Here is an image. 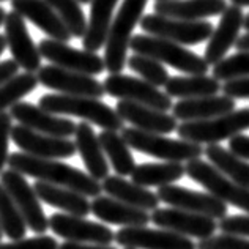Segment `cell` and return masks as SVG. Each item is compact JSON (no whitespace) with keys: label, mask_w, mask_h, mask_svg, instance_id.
I'll return each instance as SVG.
<instances>
[{"label":"cell","mask_w":249,"mask_h":249,"mask_svg":"<svg viewBox=\"0 0 249 249\" xmlns=\"http://www.w3.org/2000/svg\"><path fill=\"white\" fill-rule=\"evenodd\" d=\"M117 3H119V0H91L90 2V18L87 30H85V35L82 38L84 49L96 52L103 46H106Z\"/></svg>","instance_id":"28"},{"label":"cell","mask_w":249,"mask_h":249,"mask_svg":"<svg viewBox=\"0 0 249 249\" xmlns=\"http://www.w3.org/2000/svg\"><path fill=\"white\" fill-rule=\"evenodd\" d=\"M124 249H134V248H124Z\"/></svg>","instance_id":"54"},{"label":"cell","mask_w":249,"mask_h":249,"mask_svg":"<svg viewBox=\"0 0 249 249\" xmlns=\"http://www.w3.org/2000/svg\"><path fill=\"white\" fill-rule=\"evenodd\" d=\"M243 22H245V15L241 6L229 5L226 11L221 15V21L218 24V27L213 30V34L208 40L205 57H204L208 65H213L214 67L237 44Z\"/></svg>","instance_id":"20"},{"label":"cell","mask_w":249,"mask_h":249,"mask_svg":"<svg viewBox=\"0 0 249 249\" xmlns=\"http://www.w3.org/2000/svg\"><path fill=\"white\" fill-rule=\"evenodd\" d=\"M34 188L40 200H43L44 204L51 207L62 210L63 213L84 216V218L89 213H91V202H89L87 196L73 191V189L51 185V183H46L41 180H38Z\"/></svg>","instance_id":"29"},{"label":"cell","mask_w":249,"mask_h":249,"mask_svg":"<svg viewBox=\"0 0 249 249\" xmlns=\"http://www.w3.org/2000/svg\"><path fill=\"white\" fill-rule=\"evenodd\" d=\"M0 226H2L3 233L13 241L24 238L29 229L16 202L13 200L2 183H0Z\"/></svg>","instance_id":"34"},{"label":"cell","mask_w":249,"mask_h":249,"mask_svg":"<svg viewBox=\"0 0 249 249\" xmlns=\"http://www.w3.org/2000/svg\"><path fill=\"white\" fill-rule=\"evenodd\" d=\"M232 110H235V100L227 95L188 98V100H180L172 106L174 117L181 122L208 120Z\"/></svg>","instance_id":"24"},{"label":"cell","mask_w":249,"mask_h":249,"mask_svg":"<svg viewBox=\"0 0 249 249\" xmlns=\"http://www.w3.org/2000/svg\"><path fill=\"white\" fill-rule=\"evenodd\" d=\"M5 18H6V11L0 6V25L5 24Z\"/></svg>","instance_id":"50"},{"label":"cell","mask_w":249,"mask_h":249,"mask_svg":"<svg viewBox=\"0 0 249 249\" xmlns=\"http://www.w3.org/2000/svg\"><path fill=\"white\" fill-rule=\"evenodd\" d=\"M74 137H76V141H74L76 148L81 155L87 172L98 181H103L104 178H107L109 177L107 158L100 142V137L95 134L91 124L89 122L77 123Z\"/></svg>","instance_id":"25"},{"label":"cell","mask_w":249,"mask_h":249,"mask_svg":"<svg viewBox=\"0 0 249 249\" xmlns=\"http://www.w3.org/2000/svg\"><path fill=\"white\" fill-rule=\"evenodd\" d=\"M91 213L103 222L123 226V227H139L152 222V216L147 210L137 208L124 204L110 196H98L91 202Z\"/></svg>","instance_id":"23"},{"label":"cell","mask_w":249,"mask_h":249,"mask_svg":"<svg viewBox=\"0 0 249 249\" xmlns=\"http://www.w3.org/2000/svg\"><path fill=\"white\" fill-rule=\"evenodd\" d=\"M204 155L216 169H219L231 180L237 181L238 185L245 188H249V162L246 160L240 158L231 150L221 147L218 143H210Z\"/></svg>","instance_id":"32"},{"label":"cell","mask_w":249,"mask_h":249,"mask_svg":"<svg viewBox=\"0 0 249 249\" xmlns=\"http://www.w3.org/2000/svg\"><path fill=\"white\" fill-rule=\"evenodd\" d=\"M123 139L126 143L141 153H145L153 158L172 162H188L197 160L205 152L200 143L189 142L185 139H170L164 134L147 133L134 126L122 129Z\"/></svg>","instance_id":"5"},{"label":"cell","mask_w":249,"mask_h":249,"mask_svg":"<svg viewBox=\"0 0 249 249\" xmlns=\"http://www.w3.org/2000/svg\"><path fill=\"white\" fill-rule=\"evenodd\" d=\"M79 2H81V3H90L91 0H79Z\"/></svg>","instance_id":"53"},{"label":"cell","mask_w":249,"mask_h":249,"mask_svg":"<svg viewBox=\"0 0 249 249\" xmlns=\"http://www.w3.org/2000/svg\"><path fill=\"white\" fill-rule=\"evenodd\" d=\"M38 106L55 115H73L84 122L93 123L103 129L120 131L124 126V120L115 109L107 106L98 98L79 95H44L40 98Z\"/></svg>","instance_id":"2"},{"label":"cell","mask_w":249,"mask_h":249,"mask_svg":"<svg viewBox=\"0 0 249 249\" xmlns=\"http://www.w3.org/2000/svg\"><path fill=\"white\" fill-rule=\"evenodd\" d=\"M128 67L131 71L139 74L141 79L150 82L155 87H164L170 79L167 70L164 68V63L142 54H134L133 57H129Z\"/></svg>","instance_id":"36"},{"label":"cell","mask_w":249,"mask_h":249,"mask_svg":"<svg viewBox=\"0 0 249 249\" xmlns=\"http://www.w3.org/2000/svg\"><path fill=\"white\" fill-rule=\"evenodd\" d=\"M218 227L222 233L238 235V237H249V214L226 216L219 219Z\"/></svg>","instance_id":"41"},{"label":"cell","mask_w":249,"mask_h":249,"mask_svg":"<svg viewBox=\"0 0 249 249\" xmlns=\"http://www.w3.org/2000/svg\"><path fill=\"white\" fill-rule=\"evenodd\" d=\"M237 49L238 51H249V32L246 35H243V36H240L238 38V41H237Z\"/></svg>","instance_id":"47"},{"label":"cell","mask_w":249,"mask_h":249,"mask_svg":"<svg viewBox=\"0 0 249 249\" xmlns=\"http://www.w3.org/2000/svg\"><path fill=\"white\" fill-rule=\"evenodd\" d=\"M41 55L52 65L62 67L65 70L77 71V73L96 76L106 70L104 58H101L96 52H90L87 49H76L68 46L65 41H57L52 38L41 40L38 44Z\"/></svg>","instance_id":"11"},{"label":"cell","mask_w":249,"mask_h":249,"mask_svg":"<svg viewBox=\"0 0 249 249\" xmlns=\"http://www.w3.org/2000/svg\"><path fill=\"white\" fill-rule=\"evenodd\" d=\"M229 150L240 158L249 161V136L237 134L232 139H229Z\"/></svg>","instance_id":"44"},{"label":"cell","mask_w":249,"mask_h":249,"mask_svg":"<svg viewBox=\"0 0 249 249\" xmlns=\"http://www.w3.org/2000/svg\"><path fill=\"white\" fill-rule=\"evenodd\" d=\"M115 243L134 249H197V245L189 237L167 229L160 231L145 226L120 229L115 232Z\"/></svg>","instance_id":"15"},{"label":"cell","mask_w":249,"mask_h":249,"mask_svg":"<svg viewBox=\"0 0 249 249\" xmlns=\"http://www.w3.org/2000/svg\"><path fill=\"white\" fill-rule=\"evenodd\" d=\"M0 2H3V0H0Z\"/></svg>","instance_id":"55"},{"label":"cell","mask_w":249,"mask_h":249,"mask_svg":"<svg viewBox=\"0 0 249 249\" xmlns=\"http://www.w3.org/2000/svg\"><path fill=\"white\" fill-rule=\"evenodd\" d=\"M0 183L6 188L13 200L16 202L19 212L24 216L25 224L32 232L43 235L49 229V219L46 218L44 210L41 208L40 197L34 186L29 185L24 174L15 169H8L0 174Z\"/></svg>","instance_id":"9"},{"label":"cell","mask_w":249,"mask_h":249,"mask_svg":"<svg viewBox=\"0 0 249 249\" xmlns=\"http://www.w3.org/2000/svg\"><path fill=\"white\" fill-rule=\"evenodd\" d=\"M5 48H6V38H5V35H0V55H2Z\"/></svg>","instance_id":"49"},{"label":"cell","mask_w":249,"mask_h":249,"mask_svg":"<svg viewBox=\"0 0 249 249\" xmlns=\"http://www.w3.org/2000/svg\"><path fill=\"white\" fill-rule=\"evenodd\" d=\"M222 91L233 100H249V76L226 81L222 85Z\"/></svg>","instance_id":"43"},{"label":"cell","mask_w":249,"mask_h":249,"mask_svg":"<svg viewBox=\"0 0 249 249\" xmlns=\"http://www.w3.org/2000/svg\"><path fill=\"white\" fill-rule=\"evenodd\" d=\"M249 129V107L232 110L224 115L213 117L208 120L183 122L177 128L180 139L196 143H218L221 141L232 139L241 134V131Z\"/></svg>","instance_id":"6"},{"label":"cell","mask_w":249,"mask_h":249,"mask_svg":"<svg viewBox=\"0 0 249 249\" xmlns=\"http://www.w3.org/2000/svg\"><path fill=\"white\" fill-rule=\"evenodd\" d=\"M101 185L103 191L110 197L122 200L128 205L147 210V212L156 210L161 202L158 194L148 191L145 186L137 185L134 181L124 180L120 175H109L107 178L103 180Z\"/></svg>","instance_id":"27"},{"label":"cell","mask_w":249,"mask_h":249,"mask_svg":"<svg viewBox=\"0 0 249 249\" xmlns=\"http://www.w3.org/2000/svg\"><path fill=\"white\" fill-rule=\"evenodd\" d=\"M156 2H158V0H156Z\"/></svg>","instance_id":"56"},{"label":"cell","mask_w":249,"mask_h":249,"mask_svg":"<svg viewBox=\"0 0 249 249\" xmlns=\"http://www.w3.org/2000/svg\"><path fill=\"white\" fill-rule=\"evenodd\" d=\"M222 85L214 76H174L164 85V91L170 98L188 100V98H202L218 95Z\"/></svg>","instance_id":"30"},{"label":"cell","mask_w":249,"mask_h":249,"mask_svg":"<svg viewBox=\"0 0 249 249\" xmlns=\"http://www.w3.org/2000/svg\"><path fill=\"white\" fill-rule=\"evenodd\" d=\"M60 245L54 237L49 235H36L32 238H21L10 241V243H0V249H58Z\"/></svg>","instance_id":"40"},{"label":"cell","mask_w":249,"mask_h":249,"mask_svg":"<svg viewBox=\"0 0 249 249\" xmlns=\"http://www.w3.org/2000/svg\"><path fill=\"white\" fill-rule=\"evenodd\" d=\"M13 117L11 114L0 112V174L8 164V143L11 139V128H13Z\"/></svg>","instance_id":"42"},{"label":"cell","mask_w":249,"mask_h":249,"mask_svg":"<svg viewBox=\"0 0 249 249\" xmlns=\"http://www.w3.org/2000/svg\"><path fill=\"white\" fill-rule=\"evenodd\" d=\"M152 222L161 229H167L177 233H181L189 238L205 240L218 231L216 219L205 214L191 213L180 208H156L152 212Z\"/></svg>","instance_id":"16"},{"label":"cell","mask_w":249,"mask_h":249,"mask_svg":"<svg viewBox=\"0 0 249 249\" xmlns=\"http://www.w3.org/2000/svg\"><path fill=\"white\" fill-rule=\"evenodd\" d=\"M226 8V0H158L153 5L158 15L186 21H202L204 18L219 16Z\"/></svg>","instance_id":"26"},{"label":"cell","mask_w":249,"mask_h":249,"mask_svg":"<svg viewBox=\"0 0 249 249\" xmlns=\"http://www.w3.org/2000/svg\"><path fill=\"white\" fill-rule=\"evenodd\" d=\"M46 2L63 19L73 38H84L89 22L85 21L79 0H46Z\"/></svg>","instance_id":"37"},{"label":"cell","mask_w":249,"mask_h":249,"mask_svg":"<svg viewBox=\"0 0 249 249\" xmlns=\"http://www.w3.org/2000/svg\"><path fill=\"white\" fill-rule=\"evenodd\" d=\"M243 27L249 32V13L245 16V22H243Z\"/></svg>","instance_id":"51"},{"label":"cell","mask_w":249,"mask_h":249,"mask_svg":"<svg viewBox=\"0 0 249 249\" xmlns=\"http://www.w3.org/2000/svg\"><path fill=\"white\" fill-rule=\"evenodd\" d=\"M103 84L106 93L112 98H117V100L139 103L143 106L164 110V112H167L174 106L172 100L166 91H161L150 82L137 79L133 76H126L122 73L109 74Z\"/></svg>","instance_id":"10"},{"label":"cell","mask_w":249,"mask_h":249,"mask_svg":"<svg viewBox=\"0 0 249 249\" xmlns=\"http://www.w3.org/2000/svg\"><path fill=\"white\" fill-rule=\"evenodd\" d=\"M141 29L153 36L166 38L183 46H193L210 40L213 34V24L208 21H186L162 16L158 13L147 15L141 19Z\"/></svg>","instance_id":"8"},{"label":"cell","mask_w":249,"mask_h":249,"mask_svg":"<svg viewBox=\"0 0 249 249\" xmlns=\"http://www.w3.org/2000/svg\"><path fill=\"white\" fill-rule=\"evenodd\" d=\"M11 141L24 153L38 156V158H49V160L71 158L77 152L76 142L70 141L68 137H55V136L43 134L35 129L24 126L21 123L11 128Z\"/></svg>","instance_id":"12"},{"label":"cell","mask_w":249,"mask_h":249,"mask_svg":"<svg viewBox=\"0 0 249 249\" xmlns=\"http://www.w3.org/2000/svg\"><path fill=\"white\" fill-rule=\"evenodd\" d=\"M156 194H158L160 200L164 202L169 207L205 214L213 219H222L227 216V204H224V202L210 193H197L183 186L166 185L161 186Z\"/></svg>","instance_id":"17"},{"label":"cell","mask_w":249,"mask_h":249,"mask_svg":"<svg viewBox=\"0 0 249 249\" xmlns=\"http://www.w3.org/2000/svg\"><path fill=\"white\" fill-rule=\"evenodd\" d=\"M10 114L13 119L18 120V123L24 124V126L55 137H71L74 136L77 128V124L73 120L63 119V117L48 112L43 107L25 101H19L15 106H11Z\"/></svg>","instance_id":"19"},{"label":"cell","mask_w":249,"mask_h":249,"mask_svg":"<svg viewBox=\"0 0 249 249\" xmlns=\"http://www.w3.org/2000/svg\"><path fill=\"white\" fill-rule=\"evenodd\" d=\"M213 76L218 81H231L249 76V51H238V54L222 58L213 67Z\"/></svg>","instance_id":"38"},{"label":"cell","mask_w":249,"mask_h":249,"mask_svg":"<svg viewBox=\"0 0 249 249\" xmlns=\"http://www.w3.org/2000/svg\"><path fill=\"white\" fill-rule=\"evenodd\" d=\"M98 137H100L103 150L109 158L110 164H112L115 174L120 177L133 174V170L136 169V162L133 155H131V147L123 139V136L117 133V131L103 129Z\"/></svg>","instance_id":"33"},{"label":"cell","mask_w":249,"mask_h":249,"mask_svg":"<svg viewBox=\"0 0 249 249\" xmlns=\"http://www.w3.org/2000/svg\"><path fill=\"white\" fill-rule=\"evenodd\" d=\"M5 38L6 46L13 58L21 68L29 73H35L41 68V52L36 48L25 25V19L16 11L6 13L5 18Z\"/></svg>","instance_id":"18"},{"label":"cell","mask_w":249,"mask_h":249,"mask_svg":"<svg viewBox=\"0 0 249 249\" xmlns=\"http://www.w3.org/2000/svg\"><path fill=\"white\" fill-rule=\"evenodd\" d=\"M147 2L148 0H123L119 13L114 18L104 54L106 70L110 74L122 73V70L126 67V54L133 40V30L137 24H141Z\"/></svg>","instance_id":"3"},{"label":"cell","mask_w":249,"mask_h":249,"mask_svg":"<svg viewBox=\"0 0 249 249\" xmlns=\"http://www.w3.org/2000/svg\"><path fill=\"white\" fill-rule=\"evenodd\" d=\"M115 110L126 123H131L134 128L147 131V133L169 134L178 128L174 115H169L164 110L143 106L139 103L120 100L117 103Z\"/></svg>","instance_id":"22"},{"label":"cell","mask_w":249,"mask_h":249,"mask_svg":"<svg viewBox=\"0 0 249 249\" xmlns=\"http://www.w3.org/2000/svg\"><path fill=\"white\" fill-rule=\"evenodd\" d=\"M58 249H119L110 245H93V243H76V241H65Z\"/></svg>","instance_id":"46"},{"label":"cell","mask_w":249,"mask_h":249,"mask_svg":"<svg viewBox=\"0 0 249 249\" xmlns=\"http://www.w3.org/2000/svg\"><path fill=\"white\" fill-rule=\"evenodd\" d=\"M129 49L136 54L156 58L161 63L181 71L188 76H200L208 73V63L205 58L186 49L183 44L153 35H136L129 43Z\"/></svg>","instance_id":"4"},{"label":"cell","mask_w":249,"mask_h":249,"mask_svg":"<svg viewBox=\"0 0 249 249\" xmlns=\"http://www.w3.org/2000/svg\"><path fill=\"white\" fill-rule=\"evenodd\" d=\"M49 229L58 237L76 243L110 245L115 241V233L101 222L84 219V216L55 213L49 218Z\"/></svg>","instance_id":"13"},{"label":"cell","mask_w":249,"mask_h":249,"mask_svg":"<svg viewBox=\"0 0 249 249\" xmlns=\"http://www.w3.org/2000/svg\"><path fill=\"white\" fill-rule=\"evenodd\" d=\"M38 84H40L38 76L25 71V73L16 74L8 82L0 85V112H5L8 107L21 101L24 96L32 93L38 87Z\"/></svg>","instance_id":"35"},{"label":"cell","mask_w":249,"mask_h":249,"mask_svg":"<svg viewBox=\"0 0 249 249\" xmlns=\"http://www.w3.org/2000/svg\"><path fill=\"white\" fill-rule=\"evenodd\" d=\"M11 8L52 40L67 43L73 38L63 19L46 0H11Z\"/></svg>","instance_id":"21"},{"label":"cell","mask_w":249,"mask_h":249,"mask_svg":"<svg viewBox=\"0 0 249 249\" xmlns=\"http://www.w3.org/2000/svg\"><path fill=\"white\" fill-rule=\"evenodd\" d=\"M232 2V5H237V6H249V0H231Z\"/></svg>","instance_id":"48"},{"label":"cell","mask_w":249,"mask_h":249,"mask_svg":"<svg viewBox=\"0 0 249 249\" xmlns=\"http://www.w3.org/2000/svg\"><path fill=\"white\" fill-rule=\"evenodd\" d=\"M8 166L10 169H15L24 175L34 177L36 180L51 183V185L73 189L87 197H98L103 191V185L89 172H82L77 167L65 164L57 160L38 158V156H32L24 152H16L10 155Z\"/></svg>","instance_id":"1"},{"label":"cell","mask_w":249,"mask_h":249,"mask_svg":"<svg viewBox=\"0 0 249 249\" xmlns=\"http://www.w3.org/2000/svg\"><path fill=\"white\" fill-rule=\"evenodd\" d=\"M38 81L46 89L57 90L65 95H79V96H91L103 98L106 90L104 84L96 81L93 76L77 73V71L65 70L57 65H46L38 70Z\"/></svg>","instance_id":"14"},{"label":"cell","mask_w":249,"mask_h":249,"mask_svg":"<svg viewBox=\"0 0 249 249\" xmlns=\"http://www.w3.org/2000/svg\"><path fill=\"white\" fill-rule=\"evenodd\" d=\"M19 71V65L15 58H8V60L0 62V85L8 82L11 77H15Z\"/></svg>","instance_id":"45"},{"label":"cell","mask_w":249,"mask_h":249,"mask_svg":"<svg viewBox=\"0 0 249 249\" xmlns=\"http://www.w3.org/2000/svg\"><path fill=\"white\" fill-rule=\"evenodd\" d=\"M3 235H5V233H3V231H2V226H0V240H2Z\"/></svg>","instance_id":"52"},{"label":"cell","mask_w":249,"mask_h":249,"mask_svg":"<svg viewBox=\"0 0 249 249\" xmlns=\"http://www.w3.org/2000/svg\"><path fill=\"white\" fill-rule=\"evenodd\" d=\"M186 175L210 194L218 197L227 205H233L249 214V188L238 185L237 181L229 178L212 162H205L200 158L186 162Z\"/></svg>","instance_id":"7"},{"label":"cell","mask_w":249,"mask_h":249,"mask_svg":"<svg viewBox=\"0 0 249 249\" xmlns=\"http://www.w3.org/2000/svg\"><path fill=\"white\" fill-rule=\"evenodd\" d=\"M186 174V167L181 162H145V164L136 166L131 174V178L134 183L145 188L152 186H166L172 185L174 181L180 180Z\"/></svg>","instance_id":"31"},{"label":"cell","mask_w":249,"mask_h":249,"mask_svg":"<svg viewBox=\"0 0 249 249\" xmlns=\"http://www.w3.org/2000/svg\"><path fill=\"white\" fill-rule=\"evenodd\" d=\"M197 249H249V240L238 237V235L219 233L200 240L197 243Z\"/></svg>","instance_id":"39"}]
</instances>
